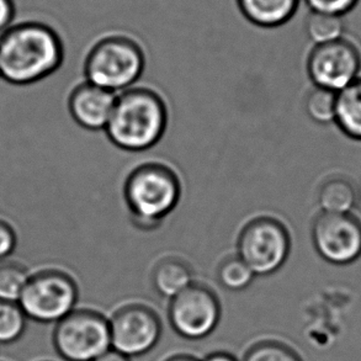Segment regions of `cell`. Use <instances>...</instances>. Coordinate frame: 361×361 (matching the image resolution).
Returning <instances> with one entry per match:
<instances>
[{
  "label": "cell",
  "instance_id": "1",
  "mask_svg": "<svg viewBox=\"0 0 361 361\" xmlns=\"http://www.w3.org/2000/svg\"><path fill=\"white\" fill-rule=\"evenodd\" d=\"M63 39L44 21L14 23L0 35V78L16 87L39 83L64 62Z\"/></svg>",
  "mask_w": 361,
  "mask_h": 361
},
{
  "label": "cell",
  "instance_id": "2",
  "mask_svg": "<svg viewBox=\"0 0 361 361\" xmlns=\"http://www.w3.org/2000/svg\"><path fill=\"white\" fill-rule=\"evenodd\" d=\"M168 121V105L161 93L148 87H131L116 95L104 131L122 151H148L163 138Z\"/></svg>",
  "mask_w": 361,
  "mask_h": 361
},
{
  "label": "cell",
  "instance_id": "3",
  "mask_svg": "<svg viewBox=\"0 0 361 361\" xmlns=\"http://www.w3.org/2000/svg\"><path fill=\"white\" fill-rule=\"evenodd\" d=\"M122 194L133 226L142 231H154L179 205L183 184L169 164L145 161L128 173Z\"/></svg>",
  "mask_w": 361,
  "mask_h": 361
},
{
  "label": "cell",
  "instance_id": "4",
  "mask_svg": "<svg viewBox=\"0 0 361 361\" xmlns=\"http://www.w3.org/2000/svg\"><path fill=\"white\" fill-rule=\"evenodd\" d=\"M146 52L138 39L126 32L100 36L84 59L89 83L118 94L131 88L146 68Z\"/></svg>",
  "mask_w": 361,
  "mask_h": 361
},
{
  "label": "cell",
  "instance_id": "5",
  "mask_svg": "<svg viewBox=\"0 0 361 361\" xmlns=\"http://www.w3.org/2000/svg\"><path fill=\"white\" fill-rule=\"evenodd\" d=\"M79 286L73 275L59 267H42L30 271L20 296V306L34 322L59 323L77 308Z\"/></svg>",
  "mask_w": 361,
  "mask_h": 361
},
{
  "label": "cell",
  "instance_id": "6",
  "mask_svg": "<svg viewBox=\"0 0 361 361\" xmlns=\"http://www.w3.org/2000/svg\"><path fill=\"white\" fill-rule=\"evenodd\" d=\"M293 240L288 226L270 215L255 216L240 228L237 255L255 276H269L288 262Z\"/></svg>",
  "mask_w": 361,
  "mask_h": 361
},
{
  "label": "cell",
  "instance_id": "7",
  "mask_svg": "<svg viewBox=\"0 0 361 361\" xmlns=\"http://www.w3.org/2000/svg\"><path fill=\"white\" fill-rule=\"evenodd\" d=\"M52 342L63 360L94 361L111 349L109 318L94 310L75 308L56 323Z\"/></svg>",
  "mask_w": 361,
  "mask_h": 361
},
{
  "label": "cell",
  "instance_id": "8",
  "mask_svg": "<svg viewBox=\"0 0 361 361\" xmlns=\"http://www.w3.org/2000/svg\"><path fill=\"white\" fill-rule=\"evenodd\" d=\"M168 317L180 337L189 341L205 339L220 322V300L212 288L194 281L171 298Z\"/></svg>",
  "mask_w": 361,
  "mask_h": 361
},
{
  "label": "cell",
  "instance_id": "9",
  "mask_svg": "<svg viewBox=\"0 0 361 361\" xmlns=\"http://www.w3.org/2000/svg\"><path fill=\"white\" fill-rule=\"evenodd\" d=\"M306 69L314 87L339 93L360 77V51L344 37L314 44L308 54Z\"/></svg>",
  "mask_w": 361,
  "mask_h": 361
},
{
  "label": "cell",
  "instance_id": "10",
  "mask_svg": "<svg viewBox=\"0 0 361 361\" xmlns=\"http://www.w3.org/2000/svg\"><path fill=\"white\" fill-rule=\"evenodd\" d=\"M109 323L111 348L130 359L151 352L161 339V318L143 303L123 305L109 318Z\"/></svg>",
  "mask_w": 361,
  "mask_h": 361
},
{
  "label": "cell",
  "instance_id": "11",
  "mask_svg": "<svg viewBox=\"0 0 361 361\" xmlns=\"http://www.w3.org/2000/svg\"><path fill=\"white\" fill-rule=\"evenodd\" d=\"M318 255L333 265H349L361 257V221L349 214L321 212L311 227Z\"/></svg>",
  "mask_w": 361,
  "mask_h": 361
},
{
  "label": "cell",
  "instance_id": "12",
  "mask_svg": "<svg viewBox=\"0 0 361 361\" xmlns=\"http://www.w3.org/2000/svg\"><path fill=\"white\" fill-rule=\"evenodd\" d=\"M116 95L85 80L75 85L69 94V114L74 122L85 130L102 131L113 114Z\"/></svg>",
  "mask_w": 361,
  "mask_h": 361
},
{
  "label": "cell",
  "instance_id": "13",
  "mask_svg": "<svg viewBox=\"0 0 361 361\" xmlns=\"http://www.w3.org/2000/svg\"><path fill=\"white\" fill-rule=\"evenodd\" d=\"M301 0H235L240 14L254 26L276 29L288 24Z\"/></svg>",
  "mask_w": 361,
  "mask_h": 361
},
{
  "label": "cell",
  "instance_id": "14",
  "mask_svg": "<svg viewBox=\"0 0 361 361\" xmlns=\"http://www.w3.org/2000/svg\"><path fill=\"white\" fill-rule=\"evenodd\" d=\"M194 283L190 263L179 257L161 258L152 270V285L161 298L171 300Z\"/></svg>",
  "mask_w": 361,
  "mask_h": 361
},
{
  "label": "cell",
  "instance_id": "15",
  "mask_svg": "<svg viewBox=\"0 0 361 361\" xmlns=\"http://www.w3.org/2000/svg\"><path fill=\"white\" fill-rule=\"evenodd\" d=\"M334 123L345 136L361 142V77L337 93Z\"/></svg>",
  "mask_w": 361,
  "mask_h": 361
},
{
  "label": "cell",
  "instance_id": "16",
  "mask_svg": "<svg viewBox=\"0 0 361 361\" xmlns=\"http://www.w3.org/2000/svg\"><path fill=\"white\" fill-rule=\"evenodd\" d=\"M318 205L327 214H349L357 200V189L343 176H332L318 189Z\"/></svg>",
  "mask_w": 361,
  "mask_h": 361
},
{
  "label": "cell",
  "instance_id": "17",
  "mask_svg": "<svg viewBox=\"0 0 361 361\" xmlns=\"http://www.w3.org/2000/svg\"><path fill=\"white\" fill-rule=\"evenodd\" d=\"M254 279L253 271L237 254L222 259L217 268V280L228 291H243L252 285Z\"/></svg>",
  "mask_w": 361,
  "mask_h": 361
},
{
  "label": "cell",
  "instance_id": "18",
  "mask_svg": "<svg viewBox=\"0 0 361 361\" xmlns=\"http://www.w3.org/2000/svg\"><path fill=\"white\" fill-rule=\"evenodd\" d=\"M29 276L24 264L10 259L0 262V300L18 302Z\"/></svg>",
  "mask_w": 361,
  "mask_h": 361
},
{
  "label": "cell",
  "instance_id": "19",
  "mask_svg": "<svg viewBox=\"0 0 361 361\" xmlns=\"http://www.w3.org/2000/svg\"><path fill=\"white\" fill-rule=\"evenodd\" d=\"M305 30L308 39H311L313 44H328L342 39L344 35V21L341 16L310 11Z\"/></svg>",
  "mask_w": 361,
  "mask_h": 361
},
{
  "label": "cell",
  "instance_id": "20",
  "mask_svg": "<svg viewBox=\"0 0 361 361\" xmlns=\"http://www.w3.org/2000/svg\"><path fill=\"white\" fill-rule=\"evenodd\" d=\"M26 326L27 317L19 302L0 300V344L10 345L20 341Z\"/></svg>",
  "mask_w": 361,
  "mask_h": 361
},
{
  "label": "cell",
  "instance_id": "21",
  "mask_svg": "<svg viewBox=\"0 0 361 361\" xmlns=\"http://www.w3.org/2000/svg\"><path fill=\"white\" fill-rule=\"evenodd\" d=\"M305 110L308 118L316 123H332L336 121L337 114V93L314 87L306 98Z\"/></svg>",
  "mask_w": 361,
  "mask_h": 361
},
{
  "label": "cell",
  "instance_id": "22",
  "mask_svg": "<svg viewBox=\"0 0 361 361\" xmlns=\"http://www.w3.org/2000/svg\"><path fill=\"white\" fill-rule=\"evenodd\" d=\"M242 361H302L298 353L279 342H263L250 348Z\"/></svg>",
  "mask_w": 361,
  "mask_h": 361
},
{
  "label": "cell",
  "instance_id": "23",
  "mask_svg": "<svg viewBox=\"0 0 361 361\" xmlns=\"http://www.w3.org/2000/svg\"><path fill=\"white\" fill-rule=\"evenodd\" d=\"M311 13L341 16L349 14L359 0H302Z\"/></svg>",
  "mask_w": 361,
  "mask_h": 361
},
{
  "label": "cell",
  "instance_id": "24",
  "mask_svg": "<svg viewBox=\"0 0 361 361\" xmlns=\"http://www.w3.org/2000/svg\"><path fill=\"white\" fill-rule=\"evenodd\" d=\"M19 237L9 221L0 219V262L10 259L18 247Z\"/></svg>",
  "mask_w": 361,
  "mask_h": 361
},
{
  "label": "cell",
  "instance_id": "25",
  "mask_svg": "<svg viewBox=\"0 0 361 361\" xmlns=\"http://www.w3.org/2000/svg\"><path fill=\"white\" fill-rule=\"evenodd\" d=\"M16 6L14 0H0V35L15 23Z\"/></svg>",
  "mask_w": 361,
  "mask_h": 361
},
{
  "label": "cell",
  "instance_id": "26",
  "mask_svg": "<svg viewBox=\"0 0 361 361\" xmlns=\"http://www.w3.org/2000/svg\"><path fill=\"white\" fill-rule=\"evenodd\" d=\"M94 361H131V359L111 348V349H109L108 352L104 353L103 355L97 357Z\"/></svg>",
  "mask_w": 361,
  "mask_h": 361
},
{
  "label": "cell",
  "instance_id": "27",
  "mask_svg": "<svg viewBox=\"0 0 361 361\" xmlns=\"http://www.w3.org/2000/svg\"><path fill=\"white\" fill-rule=\"evenodd\" d=\"M201 361H240L237 357L231 355L228 353L225 352H216L212 354H209L207 357Z\"/></svg>",
  "mask_w": 361,
  "mask_h": 361
},
{
  "label": "cell",
  "instance_id": "28",
  "mask_svg": "<svg viewBox=\"0 0 361 361\" xmlns=\"http://www.w3.org/2000/svg\"><path fill=\"white\" fill-rule=\"evenodd\" d=\"M166 361H201L196 359L192 355H185V354H179V355H174V357H168Z\"/></svg>",
  "mask_w": 361,
  "mask_h": 361
}]
</instances>
